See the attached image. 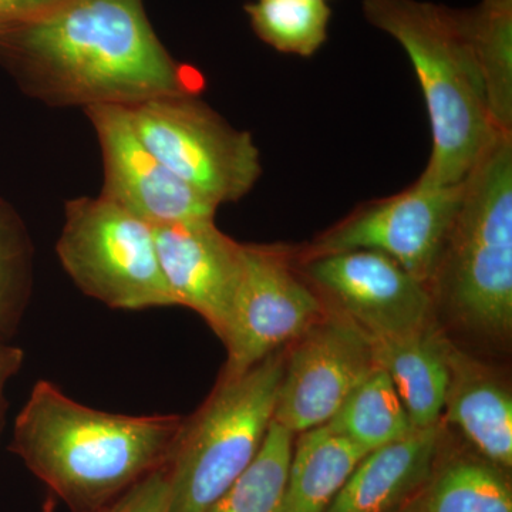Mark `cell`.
Returning a JSON list of instances; mask_svg holds the SVG:
<instances>
[{
    "label": "cell",
    "mask_w": 512,
    "mask_h": 512,
    "mask_svg": "<svg viewBox=\"0 0 512 512\" xmlns=\"http://www.w3.org/2000/svg\"><path fill=\"white\" fill-rule=\"evenodd\" d=\"M0 63L23 92L53 107H130L195 93L143 0H62L0 35Z\"/></svg>",
    "instance_id": "obj_1"
},
{
    "label": "cell",
    "mask_w": 512,
    "mask_h": 512,
    "mask_svg": "<svg viewBox=\"0 0 512 512\" xmlns=\"http://www.w3.org/2000/svg\"><path fill=\"white\" fill-rule=\"evenodd\" d=\"M181 423L101 412L42 380L16 419L12 450L74 512H93L167 464Z\"/></svg>",
    "instance_id": "obj_2"
},
{
    "label": "cell",
    "mask_w": 512,
    "mask_h": 512,
    "mask_svg": "<svg viewBox=\"0 0 512 512\" xmlns=\"http://www.w3.org/2000/svg\"><path fill=\"white\" fill-rule=\"evenodd\" d=\"M362 10L370 25L403 47L419 79L433 137L420 180L463 183L501 131L461 9L421 0H363Z\"/></svg>",
    "instance_id": "obj_3"
},
{
    "label": "cell",
    "mask_w": 512,
    "mask_h": 512,
    "mask_svg": "<svg viewBox=\"0 0 512 512\" xmlns=\"http://www.w3.org/2000/svg\"><path fill=\"white\" fill-rule=\"evenodd\" d=\"M467 326L505 339L512 329V134L500 133L463 181L456 220L430 284Z\"/></svg>",
    "instance_id": "obj_4"
},
{
    "label": "cell",
    "mask_w": 512,
    "mask_h": 512,
    "mask_svg": "<svg viewBox=\"0 0 512 512\" xmlns=\"http://www.w3.org/2000/svg\"><path fill=\"white\" fill-rule=\"evenodd\" d=\"M272 353L247 372L220 377L200 410L183 420L168 457L170 512H205L254 461L269 424L285 369Z\"/></svg>",
    "instance_id": "obj_5"
},
{
    "label": "cell",
    "mask_w": 512,
    "mask_h": 512,
    "mask_svg": "<svg viewBox=\"0 0 512 512\" xmlns=\"http://www.w3.org/2000/svg\"><path fill=\"white\" fill-rule=\"evenodd\" d=\"M56 252L77 288L109 308L175 306L153 225L103 195L67 202Z\"/></svg>",
    "instance_id": "obj_6"
},
{
    "label": "cell",
    "mask_w": 512,
    "mask_h": 512,
    "mask_svg": "<svg viewBox=\"0 0 512 512\" xmlns=\"http://www.w3.org/2000/svg\"><path fill=\"white\" fill-rule=\"evenodd\" d=\"M148 150L183 183L220 207L241 200L262 173L261 154L195 93L167 94L124 107Z\"/></svg>",
    "instance_id": "obj_7"
},
{
    "label": "cell",
    "mask_w": 512,
    "mask_h": 512,
    "mask_svg": "<svg viewBox=\"0 0 512 512\" xmlns=\"http://www.w3.org/2000/svg\"><path fill=\"white\" fill-rule=\"evenodd\" d=\"M463 197V183H416L390 197L367 202L319 235L298 256L370 249L390 256L430 286Z\"/></svg>",
    "instance_id": "obj_8"
},
{
    "label": "cell",
    "mask_w": 512,
    "mask_h": 512,
    "mask_svg": "<svg viewBox=\"0 0 512 512\" xmlns=\"http://www.w3.org/2000/svg\"><path fill=\"white\" fill-rule=\"evenodd\" d=\"M323 315V301L303 278L291 249L244 244L241 281L221 338L228 352L221 377L247 372Z\"/></svg>",
    "instance_id": "obj_9"
},
{
    "label": "cell",
    "mask_w": 512,
    "mask_h": 512,
    "mask_svg": "<svg viewBox=\"0 0 512 512\" xmlns=\"http://www.w3.org/2000/svg\"><path fill=\"white\" fill-rule=\"evenodd\" d=\"M296 265L320 299L348 316L370 338L407 335L433 326L430 286L390 256L370 249L295 256Z\"/></svg>",
    "instance_id": "obj_10"
},
{
    "label": "cell",
    "mask_w": 512,
    "mask_h": 512,
    "mask_svg": "<svg viewBox=\"0 0 512 512\" xmlns=\"http://www.w3.org/2000/svg\"><path fill=\"white\" fill-rule=\"evenodd\" d=\"M285 359L274 420L292 434L328 423L376 366L372 340L339 312L316 320Z\"/></svg>",
    "instance_id": "obj_11"
},
{
    "label": "cell",
    "mask_w": 512,
    "mask_h": 512,
    "mask_svg": "<svg viewBox=\"0 0 512 512\" xmlns=\"http://www.w3.org/2000/svg\"><path fill=\"white\" fill-rule=\"evenodd\" d=\"M103 157V197L153 227L214 218L218 207L175 177L138 137L127 110L94 106L84 110Z\"/></svg>",
    "instance_id": "obj_12"
},
{
    "label": "cell",
    "mask_w": 512,
    "mask_h": 512,
    "mask_svg": "<svg viewBox=\"0 0 512 512\" xmlns=\"http://www.w3.org/2000/svg\"><path fill=\"white\" fill-rule=\"evenodd\" d=\"M154 235L174 305L197 312L221 339L241 281L244 244L218 229L214 218L160 225Z\"/></svg>",
    "instance_id": "obj_13"
},
{
    "label": "cell",
    "mask_w": 512,
    "mask_h": 512,
    "mask_svg": "<svg viewBox=\"0 0 512 512\" xmlns=\"http://www.w3.org/2000/svg\"><path fill=\"white\" fill-rule=\"evenodd\" d=\"M440 424L370 451L325 512H393L430 477Z\"/></svg>",
    "instance_id": "obj_14"
},
{
    "label": "cell",
    "mask_w": 512,
    "mask_h": 512,
    "mask_svg": "<svg viewBox=\"0 0 512 512\" xmlns=\"http://www.w3.org/2000/svg\"><path fill=\"white\" fill-rule=\"evenodd\" d=\"M450 382L446 396L448 420L460 429L488 463L512 466V397L483 365L446 340Z\"/></svg>",
    "instance_id": "obj_15"
},
{
    "label": "cell",
    "mask_w": 512,
    "mask_h": 512,
    "mask_svg": "<svg viewBox=\"0 0 512 512\" xmlns=\"http://www.w3.org/2000/svg\"><path fill=\"white\" fill-rule=\"evenodd\" d=\"M373 357L399 393L414 429L440 424L450 370L446 339L430 328L390 338H370Z\"/></svg>",
    "instance_id": "obj_16"
},
{
    "label": "cell",
    "mask_w": 512,
    "mask_h": 512,
    "mask_svg": "<svg viewBox=\"0 0 512 512\" xmlns=\"http://www.w3.org/2000/svg\"><path fill=\"white\" fill-rule=\"evenodd\" d=\"M366 454L328 424L303 431L276 512H325Z\"/></svg>",
    "instance_id": "obj_17"
},
{
    "label": "cell",
    "mask_w": 512,
    "mask_h": 512,
    "mask_svg": "<svg viewBox=\"0 0 512 512\" xmlns=\"http://www.w3.org/2000/svg\"><path fill=\"white\" fill-rule=\"evenodd\" d=\"M326 424L366 453L416 431L392 379L377 365Z\"/></svg>",
    "instance_id": "obj_18"
},
{
    "label": "cell",
    "mask_w": 512,
    "mask_h": 512,
    "mask_svg": "<svg viewBox=\"0 0 512 512\" xmlns=\"http://www.w3.org/2000/svg\"><path fill=\"white\" fill-rule=\"evenodd\" d=\"M461 13L487 83L495 126L512 134V0H481Z\"/></svg>",
    "instance_id": "obj_19"
},
{
    "label": "cell",
    "mask_w": 512,
    "mask_h": 512,
    "mask_svg": "<svg viewBox=\"0 0 512 512\" xmlns=\"http://www.w3.org/2000/svg\"><path fill=\"white\" fill-rule=\"evenodd\" d=\"M245 12L255 35L286 55L311 57L328 40L332 9L326 0H256Z\"/></svg>",
    "instance_id": "obj_20"
},
{
    "label": "cell",
    "mask_w": 512,
    "mask_h": 512,
    "mask_svg": "<svg viewBox=\"0 0 512 512\" xmlns=\"http://www.w3.org/2000/svg\"><path fill=\"white\" fill-rule=\"evenodd\" d=\"M293 436L272 420L254 461L205 512L278 511L291 464Z\"/></svg>",
    "instance_id": "obj_21"
},
{
    "label": "cell",
    "mask_w": 512,
    "mask_h": 512,
    "mask_svg": "<svg viewBox=\"0 0 512 512\" xmlns=\"http://www.w3.org/2000/svg\"><path fill=\"white\" fill-rule=\"evenodd\" d=\"M421 512H512V491L491 463L458 460L431 484Z\"/></svg>",
    "instance_id": "obj_22"
},
{
    "label": "cell",
    "mask_w": 512,
    "mask_h": 512,
    "mask_svg": "<svg viewBox=\"0 0 512 512\" xmlns=\"http://www.w3.org/2000/svg\"><path fill=\"white\" fill-rule=\"evenodd\" d=\"M33 248L28 229L0 197V340L12 333L28 305Z\"/></svg>",
    "instance_id": "obj_23"
},
{
    "label": "cell",
    "mask_w": 512,
    "mask_h": 512,
    "mask_svg": "<svg viewBox=\"0 0 512 512\" xmlns=\"http://www.w3.org/2000/svg\"><path fill=\"white\" fill-rule=\"evenodd\" d=\"M171 487L167 467L141 478L128 490L93 512H170Z\"/></svg>",
    "instance_id": "obj_24"
},
{
    "label": "cell",
    "mask_w": 512,
    "mask_h": 512,
    "mask_svg": "<svg viewBox=\"0 0 512 512\" xmlns=\"http://www.w3.org/2000/svg\"><path fill=\"white\" fill-rule=\"evenodd\" d=\"M62 0H0V35L28 25Z\"/></svg>",
    "instance_id": "obj_25"
},
{
    "label": "cell",
    "mask_w": 512,
    "mask_h": 512,
    "mask_svg": "<svg viewBox=\"0 0 512 512\" xmlns=\"http://www.w3.org/2000/svg\"><path fill=\"white\" fill-rule=\"evenodd\" d=\"M22 350L15 346H8L0 340V420H2L3 412V392H5L6 383L10 377L15 375L23 363Z\"/></svg>",
    "instance_id": "obj_26"
},
{
    "label": "cell",
    "mask_w": 512,
    "mask_h": 512,
    "mask_svg": "<svg viewBox=\"0 0 512 512\" xmlns=\"http://www.w3.org/2000/svg\"><path fill=\"white\" fill-rule=\"evenodd\" d=\"M326 2H329V0H326Z\"/></svg>",
    "instance_id": "obj_27"
}]
</instances>
